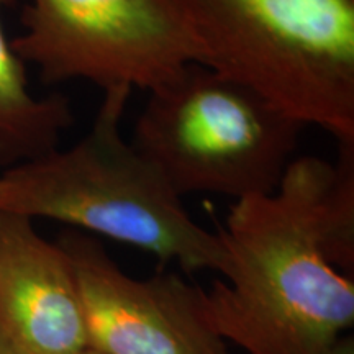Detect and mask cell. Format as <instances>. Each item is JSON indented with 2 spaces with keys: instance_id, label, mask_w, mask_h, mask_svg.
<instances>
[{
  "instance_id": "obj_7",
  "label": "cell",
  "mask_w": 354,
  "mask_h": 354,
  "mask_svg": "<svg viewBox=\"0 0 354 354\" xmlns=\"http://www.w3.org/2000/svg\"><path fill=\"white\" fill-rule=\"evenodd\" d=\"M0 323L24 354L88 348L76 274L33 220L0 212Z\"/></svg>"
},
{
  "instance_id": "obj_5",
  "label": "cell",
  "mask_w": 354,
  "mask_h": 354,
  "mask_svg": "<svg viewBox=\"0 0 354 354\" xmlns=\"http://www.w3.org/2000/svg\"><path fill=\"white\" fill-rule=\"evenodd\" d=\"M10 39L46 84L153 91L197 63L174 0H30Z\"/></svg>"
},
{
  "instance_id": "obj_1",
  "label": "cell",
  "mask_w": 354,
  "mask_h": 354,
  "mask_svg": "<svg viewBox=\"0 0 354 354\" xmlns=\"http://www.w3.org/2000/svg\"><path fill=\"white\" fill-rule=\"evenodd\" d=\"M294 158L272 194L234 201L212 330L246 354H333L354 323V151Z\"/></svg>"
},
{
  "instance_id": "obj_2",
  "label": "cell",
  "mask_w": 354,
  "mask_h": 354,
  "mask_svg": "<svg viewBox=\"0 0 354 354\" xmlns=\"http://www.w3.org/2000/svg\"><path fill=\"white\" fill-rule=\"evenodd\" d=\"M102 92L94 123L76 145L0 171V212L112 238L185 272H227L220 234L196 223L156 166L123 140L131 88Z\"/></svg>"
},
{
  "instance_id": "obj_6",
  "label": "cell",
  "mask_w": 354,
  "mask_h": 354,
  "mask_svg": "<svg viewBox=\"0 0 354 354\" xmlns=\"http://www.w3.org/2000/svg\"><path fill=\"white\" fill-rule=\"evenodd\" d=\"M57 245L76 274L87 344L102 354H227L203 313V289L174 272L135 279L92 234L71 230Z\"/></svg>"
},
{
  "instance_id": "obj_3",
  "label": "cell",
  "mask_w": 354,
  "mask_h": 354,
  "mask_svg": "<svg viewBox=\"0 0 354 354\" xmlns=\"http://www.w3.org/2000/svg\"><path fill=\"white\" fill-rule=\"evenodd\" d=\"M197 64L354 145V0H174Z\"/></svg>"
},
{
  "instance_id": "obj_8",
  "label": "cell",
  "mask_w": 354,
  "mask_h": 354,
  "mask_svg": "<svg viewBox=\"0 0 354 354\" xmlns=\"http://www.w3.org/2000/svg\"><path fill=\"white\" fill-rule=\"evenodd\" d=\"M15 2L0 0V12ZM74 122L68 95L56 92L37 97L30 92L25 63L13 51L0 20V167L7 169L55 151Z\"/></svg>"
},
{
  "instance_id": "obj_9",
  "label": "cell",
  "mask_w": 354,
  "mask_h": 354,
  "mask_svg": "<svg viewBox=\"0 0 354 354\" xmlns=\"http://www.w3.org/2000/svg\"><path fill=\"white\" fill-rule=\"evenodd\" d=\"M0 354H24L19 346L13 343V339L7 333V330L3 328L2 323H0Z\"/></svg>"
},
{
  "instance_id": "obj_4",
  "label": "cell",
  "mask_w": 354,
  "mask_h": 354,
  "mask_svg": "<svg viewBox=\"0 0 354 354\" xmlns=\"http://www.w3.org/2000/svg\"><path fill=\"white\" fill-rule=\"evenodd\" d=\"M304 128L243 84L190 63L149 91L131 145L180 197L240 201L277 189Z\"/></svg>"
},
{
  "instance_id": "obj_10",
  "label": "cell",
  "mask_w": 354,
  "mask_h": 354,
  "mask_svg": "<svg viewBox=\"0 0 354 354\" xmlns=\"http://www.w3.org/2000/svg\"><path fill=\"white\" fill-rule=\"evenodd\" d=\"M79 354H102V353H99V351H95V349H91V348H87V349H84V351H81Z\"/></svg>"
}]
</instances>
